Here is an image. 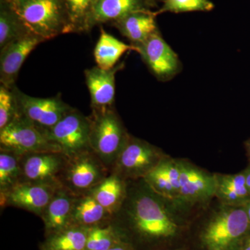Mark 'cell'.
Instances as JSON below:
<instances>
[{
	"mask_svg": "<svg viewBox=\"0 0 250 250\" xmlns=\"http://www.w3.org/2000/svg\"><path fill=\"white\" fill-rule=\"evenodd\" d=\"M123 67V64H121L111 70L95 66L85 70V83L89 90L92 109L113 106L116 96V74Z\"/></svg>",
	"mask_w": 250,
	"mask_h": 250,
	"instance_id": "15",
	"label": "cell"
},
{
	"mask_svg": "<svg viewBox=\"0 0 250 250\" xmlns=\"http://www.w3.org/2000/svg\"><path fill=\"white\" fill-rule=\"evenodd\" d=\"M250 232L245 207L223 205L206 225L201 241L207 250H240Z\"/></svg>",
	"mask_w": 250,
	"mask_h": 250,
	"instance_id": "3",
	"label": "cell"
},
{
	"mask_svg": "<svg viewBox=\"0 0 250 250\" xmlns=\"http://www.w3.org/2000/svg\"><path fill=\"white\" fill-rule=\"evenodd\" d=\"M90 117L74 108L50 129L43 131L47 139L57 145L62 154L70 157L91 149Z\"/></svg>",
	"mask_w": 250,
	"mask_h": 250,
	"instance_id": "8",
	"label": "cell"
},
{
	"mask_svg": "<svg viewBox=\"0 0 250 250\" xmlns=\"http://www.w3.org/2000/svg\"><path fill=\"white\" fill-rule=\"evenodd\" d=\"M213 8L214 4L209 0H165L161 9L154 14L156 16L165 12L209 11Z\"/></svg>",
	"mask_w": 250,
	"mask_h": 250,
	"instance_id": "29",
	"label": "cell"
},
{
	"mask_svg": "<svg viewBox=\"0 0 250 250\" xmlns=\"http://www.w3.org/2000/svg\"><path fill=\"white\" fill-rule=\"evenodd\" d=\"M11 90L16 99L18 113L42 131L50 129L74 108L65 103L60 95L52 98H36L23 93L16 85Z\"/></svg>",
	"mask_w": 250,
	"mask_h": 250,
	"instance_id": "9",
	"label": "cell"
},
{
	"mask_svg": "<svg viewBox=\"0 0 250 250\" xmlns=\"http://www.w3.org/2000/svg\"><path fill=\"white\" fill-rule=\"evenodd\" d=\"M145 3L144 0H98L94 10L93 26L115 22L132 13L147 10Z\"/></svg>",
	"mask_w": 250,
	"mask_h": 250,
	"instance_id": "23",
	"label": "cell"
},
{
	"mask_svg": "<svg viewBox=\"0 0 250 250\" xmlns=\"http://www.w3.org/2000/svg\"><path fill=\"white\" fill-rule=\"evenodd\" d=\"M215 197L223 205L245 207L250 201V192L243 172L233 174H214Z\"/></svg>",
	"mask_w": 250,
	"mask_h": 250,
	"instance_id": "19",
	"label": "cell"
},
{
	"mask_svg": "<svg viewBox=\"0 0 250 250\" xmlns=\"http://www.w3.org/2000/svg\"><path fill=\"white\" fill-rule=\"evenodd\" d=\"M246 148L247 152H248V155L249 156L250 160V138L246 142Z\"/></svg>",
	"mask_w": 250,
	"mask_h": 250,
	"instance_id": "34",
	"label": "cell"
},
{
	"mask_svg": "<svg viewBox=\"0 0 250 250\" xmlns=\"http://www.w3.org/2000/svg\"><path fill=\"white\" fill-rule=\"evenodd\" d=\"M0 149L20 156L31 153L62 152L59 146L47 139L42 130L19 113L0 130Z\"/></svg>",
	"mask_w": 250,
	"mask_h": 250,
	"instance_id": "6",
	"label": "cell"
},
{
	"mask_svg": "<svg viewBox=\"0 0 250 250\" xmlns=\"http://www.w3.org/2000/svg\"><path fill=\"white\" fill-rule=\"evenodd\" d=\"M128 181L111 172L101 183L92 189V195L111 216L121 208L127 194Z\"/></svg>",
	"mask_w": 250,
	"mask_h": 250,
	"instance_id": "20",
	"label": "cell"
},
{
	"mask_svg": "<svg viewBox=\"0 0 250 250\" xmlns=\"http://www.w3.org/2000/svg\"><path fill=\"white\" fill-rule=\"evenodd\" d=\"M164 156L155 146L129 135L111 172L126 181L139 180L144 178Z\"/></svg>",
	"mask_w": 250,
	"mask_h": 250,
	"instance_id": "7",
	"label": "cell"
},
{
	"mask_svg": "<svg viewBox=\"0 0 250 250\" xmlns=\"http://www.w3.org/2000/svg\"><path fill=\"white\" fill-rule=\"evenodd\" d=\"M240 250H250V232L245 238Z\"/></svg>",
	"mask_w": 250,
	"mask_h": 250,
	"instance_id": "33",
	"label": "cell"
},
{
	"mask_svg": "<svg viewBox=\"0 0 250 250\" xmlns=\"http://www.w3.org/2000/svg\"><path fill=\"white\" fill-rule=\"evenodd\" d=\"M75 197L64 187L57 189L41 216L47 236L72 225V208Z\"/></svg>",
	"mask_w": 250,
	"mask_h": 250,
	"instance_id": "17",
	"label": "cell"
},
{
	"mask_svg": "<svg viewBox=\"0 0 250 250\" xmlns=\"http://www.w3.org/2000/svg\"><path fill=\"white\" fill-rule=\"evenodd\" d=\"M108 250H133L127 243L124 241L117 243L114 246L112 247Z\"/></svg>",
	"mask_w": 250,
	"mask_h": 250,
	"instance_id": "31",
	"label": "cell"
},
{
	"mask_svg": "<svg viewBox=\"0 0 250 250\" xmlns=\"http://www.w3.org/2000/svg\"><path fill=\"white\" fill-rule=\"evenodd\" d=\"M44 40L27 34L0 49V83L9 89L16 86L18 74L28 56Z\"/></svg>",
	"mask_w": 250,
	"mask_h": 250,
	"instance_id": "14",
	"label": "cell"
},
{
	"mask_svg": "<svg viewBox=\"0 0 250 250\" xmlns=\"http://www.w3.org/2000/svg\"><path fill=\"white\" fill-rule=\"evenodd\" d=\"M73 33L88 32L94 27V10L98 0H63Z\"/></svg>",
	"mask_w": 250,
	"mask_h": 250,
	"instance_id": "26",
	"label": "cell"
},
{
	"mask_svg": "<svg viewBox=\"0 0 250 250\" xmlns=\"http://www.w3.org/2000/svg\"><path fill=\"white\" fill-rule=\"evenodd\" d=\"M67 159V156L62 152L31 153L21 156V182L62 186L61 176Z\"/></svg>",
	"mask_w": 250,
	"mask_h": 250,
	"instance_id": "11",
	"label": "cell"
},
{
	"mask_svg": "<svg viewBox=\"0 0 250 250\" xmlns=\"http://www.w3.org/2000/svg\"><path fill=\"white\" fill-rule=\"evenodd\" d=\"M134 47L158 80H170L180 71L182 66L178 56L163 39L159 31Z\"/></svg>",
	"mask_w": 250,
	"mask_h": 250,
	"instance_id": "10",
	"label": "cell"
},
{
	"mask_svg": "<svg viewBox=\"0 0 250 250\" xmlns=\"http://www.w3.org/2000/svg\"><path fill=\"white\" fill-rule=\"evenodd\" d=\"M111 215L89 194L75 197L72 205L71 225L84 228L109 223Z\"/></svg>",
	"mask_w": 250,
	"mask_h": 250,
	"instance_id": "21",
	"label": "cell"
},
{
	"mask_svg": "<svg viewBox=\"0 0 250 250\" xmlns=\"http://www.w3.org/2000/svg\"><path fill=\"white\" fill-rule=\"evenodd\" d=\"M89 117L90 148L111 172L129 134L113 106L93 109Z\"/></svg>",
	"mask_w": 250,
	"mask_h": 250,
	"instance_id": "4",
	"label": "cell"
},
{
	"mask_svg": "<svg viewBox=\"0 0 250 250\" xmlns=\"http://www.w3.org/2000/svg\"><path fill=\"white\" fill-rule=\"evenodd\" d=\"M31 34L7 0L0 1V49L20 38Z\"/></svg>",
	"mask_w": 250,
	"mask_h": 250,
	"instance_id": "25",
	"label": "cell"
},
{
	"mask_svg": "<svg viewBox=\"0 0 250 250\" xmlns=\"http://www.w3.org/2000/svg\"><path fill=\"white\" fill-rule=\"evenodd\" d=\"M180 169L178 200L201 203L215 196L214 174H210L190 162L178 160Z\"/></svg>",
	"mask_w": 250,
	"mask_h": 250,
	"instance_id": "13",
	"label": "cell"
},
{
	"mask_svg": "<svg viewBox=\"0 0 250 250\" xmlns=\"http://www.w3.org/2000/svg\"><path fill=\"white\" fill-rule=\"evenodd\" d=\"M164 200L151 190L143 179L131 187L128 182L126 198L111 220L126 222L144 238H170L177 233L178 226Z\"/></svg>",
	"mask_w": 250,
	"mask_h": 250,
	"instance_id": "1",
	"label": "cell"
},
{
	"mask_svg": "<svg viewBox=\"0 0 250 250\" xmlns=\"http://www.w3.org/2000/svg\"><path fill=\"white\" fill-rule=\"evenodd\" d=\"M179 178L178 160L165 156L143 180L152 191L164 200H178Z\"/></svg>",
	"mask_w": 250,
	"mask_h": 250,
	"instance_id": "16",
	"label": "cell"
},
{
	"mask_svg": "<svg viewBox=\"0 0 250 250\" xmlns=\"http://www.w3.org/2000/svg\"><path fill=\"white\" fill-rule=\"evenodd\" d=\"M245 208H246L247 213H248V217H249L250 220V201L248 202L246 206H245Z\"/></svg>",
	"mask_w": 250,
	"mask_h": 250,
	"instance_id": "35",
	"label": "cell"
},
{
	"mask_svg": "<svg viewBox=\"0 0 250 250\" xmlns=\"http://www.w3.org/2000/svg\"><path fill=\"white\" fill-rule=\"evenodd\" d=\"M146 1V4L153 5L154 3V0H144Z\"/></svg>",
	"mask_w": 250,
	"mask_h": 250,
	"instance_id": "36",
	"label": "cell"
},
{
	"mask_svg": "<svg viewBox=\"0 0 250 250\" xmlns=\"http://www.w3.org/2000/svg\"><path fill=\"white\" fill-rule=\"evenodd\" d=\"M27 30L42 40L73 33L63 0H7Z\"/></svg>",
	"mask_w": 250,
	"mask_h": 250,
	"instance_id": "2",
	"label": "cell"
},
{
	"mask_svg": "<svg viewBox=\"0 0 250 250\" xmlns=\"http://www.w3.org/2000/svg\"><path fill=\"white\" fill-rule=\"evenodd\" d=\"M155 16L154 13L143 10L130 14L113 24L131 45H138L159 31Z\"/></svg>",
	"mask_w": 250,
	"mask_h": 250,
	"instance_id": "18",
	"label": "cell"
},
{
	"mask_svg": "<svg viewBox=\"0 0 250 250\" xmlns=\"http://www.w3.org/2000/svg\"><path fill=\"white\" fill-rule=\"evenodd\" d=\"M243 172L245 174V177H246L247 186H248L250 192V161L249 165L246 167V170H243Z\"/></svg>",
	"mask_w": 250,
	"mask_h": 250,
	"instance_id": "32",
	"label": "cell"
},
{
	"mask_svg": "<svg viewBox=\"0 0 250 250\" xmlns=\"http://www.w3.org/2000/svg\"><path fill=\"white\" fill-rule=\"evenodd\" d=\"M17 114V104L12 90L0 85V130L9 125Z\"/></svg>",
	"mask_w": 250,
	"mask_h": 250,
	"instance_id": "30",
	"label": "cell"
},
{
	"mask_svg": "<svg viewBox=\"0 0 250 250\" xmlns=\"http://www.w3.org/2000/svg\"><path fill=\"white\" fill-rule=\"evenodd\" d=\"M129 50H135L134 46L125 44L101 28L94 49V58L97 66L103 70H111L116 67L123 54Z\"/></svg>",
	"mask_w": 250,
	"mask_h": 250,
	"instance_id": "22",
	"label": "cell"
},
{
	"mask_svg": "<svg viewBox=\"0 0 250 250\" xmlns=\"http://www.w3.org/2000/svg\"><path fill=\"white\" fill-rule=\"evenodd\" d=\"M111 173L92 149L67 157L61 176L62 187L75 196L89 193Z\"/></svg>",
	"mask_w": 250,
	"mask_h": 250,
	"instance_id": "5",
	"label": "cell"
},
{
	"mask_svg": "<svg viewBox=\"0 0 250 250\" xmlns=\"http://www.w3.org/2000/svg\"><path fill=\"white\" fill-rule=\"evenodd\" d=\"M21 179V156L0 149V195L19 184Z\"/></svg>",
	"mask_w": 250,
	"mask_h": 250,
	"instance_id": "27",
	"label": "cell"
},
{
	"mask_svg": "<svg viewBox=\"0 0 250 250\" xmlns=\"http://www.w3.org/2000/svg\"><path fill=\"white\" fill-rule=\"evenodd\" d=\"M62 186L20 182L9 191L0 195L1 207H14L27 210L41 217Z\"/></svg>",
	"mask_w": 250,
	"mask_h": 250,
	"instance_id": "12",
	"label": "cell"
},
{
	"mask_svg": "<svg viewBox=\"0 0 250 250\" xmlns=\"http://www.w3.org/2000/svg\"><path fill=\"white\" fill-rule=\"evenodd\" d=\"M123 241L121 234L111 223L96 225L88 230L86 250H108Z\"/></svg>",
	"mask_w": 250,
	"mask_h": 250,
	"instance_id": "28",
	"label": "cell"
},
{
	"mask_svg": "<svg viewBox=\"0 0 250 250\" xmlns=\"http://www.w3.org/2000/svg\"><path fill=\"white\" fill-rule=\"evenodd\" d=\"M89 228L72 225L47 236L41 250H86Z\"/></svg>",
	"mask_w": 250,
	"mask_h": 250,
	"instance_id": "24",
	"label": "cell"
}]
</instances>
